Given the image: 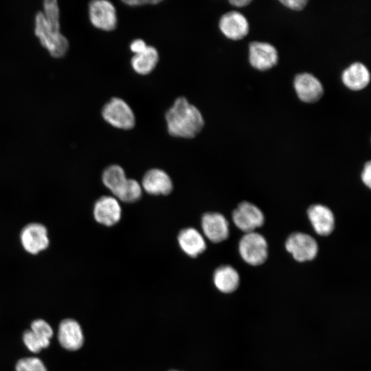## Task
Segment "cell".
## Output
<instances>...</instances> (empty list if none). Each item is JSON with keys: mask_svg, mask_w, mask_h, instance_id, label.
<instances>
[{"mask_svg": "<svg viewBox=\"0 0 371 371\" xmlns=\"http://www.w3.org/2000/svg\"><path fill=\"white\" fill-rule=\"evenodd\" d=\"M15 371H47L43 362L37 357H24L19 359Z\"/></svg>", "mask_w": 371, "mask_h": 371, "instance_id": "obj_25", "label": "cell"}, {"mask_svg": "<svg viewBox=\"0 0 371 371\" xmlns=\"http://www.w3.org/2000/svg\"><path fill=\"white\" fill-rule=\"evenodd\" d=\"M172 371H176V370H172Z\"/></svg>", "mask_w": 371, "mask_h": 371, "instance_id": "obj_31", "label": "cell"}, {"mask_svg": "<svg viewBox=\"0 0 371 371\" xmlns=\"http://www.w3.org/2000/svg\"><path fill=\"white\" fill-rule=\"evenodd\" d=\"M121 215V206L117 199L113 196H102L94 204V218L102 225L112 226L120 220Z\"/></svg>", "mask_w": 371, "mask_h": 371, "instance_id": "obj_13", "label": "cell"}, {"mask_svg": "<svg viewBox=\"0 0 371 371\" xmlns=\"http://www.w3.org/2000/svg\"><path fill=\"white\" fill-rule=\"evenodd\" d=\"M308 219L315 232L320 236L330 234L335 227L333 212L322 204H314L307 211Z\"/></svg>", "mask_w": 371, "mask_h": 371, "instance_id": "obj_16", "label": "cell"}, {"mask_svg": "<svg viewBox=\"0 0 371 371\" xmlns=\"http://www.w3.org/2000/svg\"><path fill=\"white\" fill-rule=\"evenodd\" d=\"M213 280L218 291L229 293L236 291L238 287L240 276L237 271L232 267L223 265L215 270Z\"/></svg>", "mask_w": 371, "mask_h": 371, "instance_id": "obj_21", "label": "cell"}, {"mask_svg": "<svg viewBox=\"0 0 371 371\" xmlns=\"http://www.w3.org/2000/svg\"><path fill=\"white\" fill-rule=\"evenodd\" d=\"M280 2L287 8L300 11L306 7L308 1L307 0H280Z\"/></svg>", "mask_w": 371, "mask_h": 371, "instance_id": "obj_26", "label": "cell"}, {"mask_svg": "<svg viewBox=\"0 0 371 371\" xmlns=\"http://www.w3.org/2000/svg\"><path fill=\"white\" fill-rule=\"evenodd\" d=\"M361 180L363 183L368 187L371 186V162L368 161L364 165L363 169L361 172Z\"/></svg>", "mask_w": 371, "mask_h": 371, "instance_id": "obj_28", "label": "cell"}, {"mask_svg": "<svg viewBox=\"0 0 371 371\" xmlns=\"http://www.w3.org/2000/svg\"><path fill=\"white\" fill-rule=\"evenodd\" d=\"M102 117L111 126L121 130H131L135 126V113L122 98L113 97L102 109Z\"/></svg>", "mask_w": 371, "mask_h": 371, "instance_id": "obj_3", "label": "cell"}, {"mask_svg": "<svg viewBox=\"0 0 371 371\" xmlns=\"http://www.w3.org/2000/svg\"><path fill=\"white\" fill-rule=\"evenodd\" d=\"M89 19L95 28L111 32L117 27V14L115 5L107 0H94L88 5Z\"/></svg>", "mask_w": 371, "mask_h": 371, "instance_id": "obj_5", "label": "cell"}, {"mask_svg": "<svg viewBox=\"0 0 371 371\" xmlns=\"http://www.w3.org/2000/svg\"><path fill=\"white\" fill-rule=\"evenodd\" d=\"M341 80L343 84L350 90L361 91L370 83V74L364 64L355 62L342 71Z\"/></svg>", "mask_w": 371, "mask_h": 371, "instance_id": "obj_18", "label": "cell"}, {"mask_svg": "<svg viewBox=\"0 0 371 371\" xmlns=\"http://www.w3.org/2000/svg\"><path fill=\"white\" fill-rule=\"evenodd\" d=\"M52 336L51 326L45 320L38 319L32 322L30 329L24 332L23 341L30 351L38 352L49 346Z\"/></svg>", "mask_w": 371, "mask_h": 371, "instance_id": "obj_10", "label": "cell"}, {"mask_svg": "<svg viewBox=\"0 0 371 371\" xmlns=\"http://www.w3.org/2000/svg\"><path fill=\"white\" fill-rule=\"evenodd\" d=\"M285 248L298 262L312 260L318 252V245L315 238L302 232L291 234L286 240Z\"/></svg>", "mask_w": 371, "mask_h": 371, "instance_id": "obj_6", "label": "cell"}, {"mask_svg": "<svg viewBox=\"0 0 371 371\" xmlns=\"http://www.w3.org/2000/svg\"><path fill=\"white\" fill-rule=\"evenodd\" d=\"M34 33L41 45L55 58L63 57L69 49V41L60 32L49 26L41 12L35 16Z\"/></svg>", "mask_w": 371, "mask_h": 371, "instance_id": "obj_2", "label": "cell"}, {"mask_svg": "<svg viewBox=\"0 0 371 371\" xmlns=\"http://www.w3.org/2000/svg\"><path fill=\"white\" fill-rule=\"evenodd\" d=\"M201 227L206 238L213 243L222 242L229 236V223L220 213H205L201 218Z\"/></svg>", "mask_w": 371, "mask_h": 371, "instance_id": "obj_14", "label": "cell"}, {"mask_svg": "<svg viewBox=\"0 0 371 371\" xmlns=\"http://www.w3.org/2000/svg\"><path fill=\"white\" fill-rule=\"evenodd\" d=\"M147 46L148 45L143 39L136 38L130 43L129 48L134 55L143 52Z\"/></svg>", "mask_w": 371, "mask_h": 371, "instance_id": "obj_27", "label": "cell"}, {"mask_svg": "<svg viewBox=\"0 0 371 371\" xmlns=\"http://www.w3.org/2000/svg\"><path fill=\"white\" fill-rule=\"evenodd\" d=\"M41 12L49 26L54 30L60 31V10L57 1H44Z\"/></svg>", "mask_w": 371, "mask_h": 371, "instance_id": "obj_24", "label": "cell"}, {"mask_svg": "<svg viewBox=\"0 0 371 371\" xmlns=\"http://www.w3.org/2000/svg\"><path fill=\"white\" fill-rule=\"evenodd\" d=\"M293 86L298 98L305 103H315L324 94V87L319 79L313 74L304 72L297 74Z\"/></svg>", "mask_w": 371, "mask_h": 371, "instance_id": "obj_11", "label": "cell"}, {"mask_svg": "<svg viewBox=\"0 0 371 371\" xmlns=\"http://www.w3.org/2000/svg\"><path fill=\"white\" fill-rule=\"evenodd\" d=\"M123 3H125L126 5L128 6H142L146 4H152V5H156L161 2V1L159 0H127V1H122Z\"/></svg>", "mask_w": 371, "mask_h": 371, "instance_id": "obj_29", "label": "cell"}, {"mask_svg": "<svg viewBox=\"0 0 371 371\" xmlns=\"http://www.w3.org/2000/svg\"><path fill=\"white\" fill-rule=\"evenodd\" d=\"M159 56L157 49L151 45L142 52L134 54L131 59V65L133 71L139 75L146 76L150 74L157 67Z\"/></svg>", "mask_w": 371, "mask_h": 371, "instance_id": "obj_20", "label": "cell"}, {"mask_svg": "<svg viewBox=\"0 0 371 371\" xmlns=\"http://www.w3.org/2000/svg\"><path fill=\"white\" fill-rule=\"evenodd\" d=\"M252 1L249 0H230L229 3L235 7L237 8H243L247 6L250 4Z\"/></svg>", "mask_w": 371, "mask_h": 371, "instance_id": "obj_30", "label": "cell"}, {"mask_svg": "<svg viewBox=\"0 0 371 371\" xmlns=\"http://www.w3.org/2000/svg\"><path fill=\"white\" fill-rule=\"evenodd\" d=\"M221 33L228 39L238 41L245 37L249 32V25L247 18L235 10L223 14L218 21Z\"/></svg>", "mask_w": 371, "mask_h": 371, "instance_id": "obj_12", "label": "cell"}, {"mask_svg": "<svg viewBox=\"0 0 371 371\" xmlns=\"http://www.w3.org/2000/svg\"><path fill=\"white\" fill-rule=\"evenodd\" d=\"M178 243L182 251L192 258L198 256L206 249L203 236L197 229L192 227L185 228L179 232Z\"/></svg>", "mask_w": 371, "mask_h": 371, "instance_id": "obj_19", "label": "cell"}, {"mask_svg": "<svg viewBox=\"0 0 371 371\" xmlns=\"http://www.w3.org/2000/svg\"><path fill=\"white\" fill-rule=\"evenodd\" d=\"M58 339L65 349L75 351L84 343V335L80 325L73 319H65L59 324Z\"/></svg>", "mask_w": 371, "mask_h": 371, "instance_id": "obj_15", "label": "cell"}, {"mask_svg": "<svg viewBox=\"0 0 371 371\" xmlns=\"http://www.w3.org/2000/svg\"><path fill=\"white\" fill-rule=\"evenodd\" d=\"M249 62L258 71L269 70L278 62V51L269 43L253 41L249 45Z\"/></svg>", "mask_w": 371, "mask_h": 371, "instance_id": "obj_8", "label": "cell"}, {"mask_svg": "<svg viewBox=\"0 0 371 371\" xmlns=\"http://www.w3.org/2000/svg\"><path fill=\"white\" fill-rule=\"evenodd\" d=\"M142 192V186L137 181L127 179L115 196L123 202L133 203L140 199Z\"/></svg>", "mask_w": 371, "mask_h": 371, "instance_id": "obj_23", "label": "cell"}, {"mask_svg": "<svg viewBox=\"0 0 371 371\" xmlns=\"http://www.w3.org/2000/svg\"><path fill=\"white\" fill-rule=\"evenodd\" d=\"M102 182L114 195L124 185L127 178L124 169L119 165L107 167L102 173Z\"/></svg>", "mask_w": 371, "mask_h": 371, "instance_id": "obj_22", "label": "cell"}, {"mask_svg": "<svg viewBox=\"0 0 371 371\" xmlns=\"http://www.w3.org/2000/svg\"><path fill=\"white\" fill-rule=\"evenodd\" d=\"M20 240L23 249L31 254L46 249L49 243L46 227L37 223H30L23 228Z\"/></svg>", "mask_w": 371, "mask_h": 371, "instance_id": "obj_9", "label": "cell"}, {"mask_svg": "<svg viewBox=\"0 0 371 371\" xmlns=\"http://www.w3.org/2000/svg\"><path fill=\"white\" fill-rule=\"evenodd\" d=\"M165 121L171 136L184 139L195 137L205 125L200 110L184 96L176 98L165 113Z\"/></svg>", "mask_w": 371, "mask_h": 371, "instance_id": "obj_1", "label": "cell"}, {"mask_svg": "<svg viewBox=\"0 0 371 371\" xmlns=\"http://www.w3.org/2000/svg\"><path fill=\"white\" fill-rule=\"evenodd\" d=\"M232 220L235 225L246 234L260 227L265 222V216L256 205L243 201L234 210Z\"/></svg>", "mask_w": 371, "mask_h": 371, "instance_id": "obj_7", "label": "cell"}, {"mask_svg": "<svg viewBox=\"0 0 371 371\" xmlns=\"http://www.w3.org/2000/svg\"><path fill=\"white\" fill-rule=\"evenodd\" d=\"M238 250L243 260L253 266L263 264L268 256L267 240L256 232L246 233L240 238Z\"/></svg>", "mask_w": 371, "mask_h": 371, "instance_id": "obj_4", "label": "cell"}, {"mask_svg": "<svg viewBox=\"0 0 371 371\" xmlns=\"http://www.w3.org/2000/svg\"><path fill=\"white\" fill-rule=\"evenodd\" d=\"M142 188L148 194L167 195L172 190V182L169 175L163 170L153 168L143 177Z\"/></svg>", "mask_w": 371, "mask_h": 371, "instance_id": "obj_17", "label": "cell"}]
</instances>
